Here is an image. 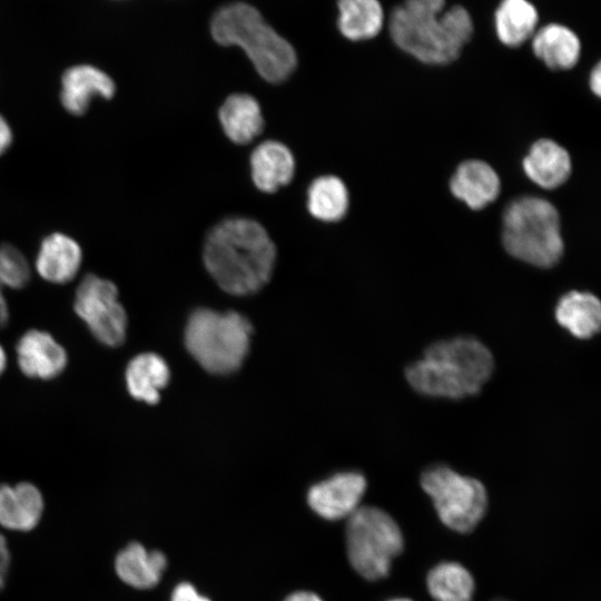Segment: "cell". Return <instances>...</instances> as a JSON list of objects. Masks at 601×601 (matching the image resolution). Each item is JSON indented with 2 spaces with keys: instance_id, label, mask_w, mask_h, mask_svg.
I'll use <instances>...</instances> for the list:
<instances>
[{
  "instance_id": "obj_18",
  "label": "cell",
  "mask_w": 601,
  "mask_h": 601,
  "mask_svg": "<svg viewBox=\"0 0 601 601\" xmlns=\"http://www.w3.org/2000/svg\"><path fill=\"white\" fill-rule=\"evenodd\" d=\"M43 512V497L37 486L28 482L0 485V525L13 531H30Z\"/></svg>"
},
{
  "instance_id": "obj_11",
  "label": "cell",
  "mask_w": 601,
  "mask_h": 601,
  "mask_svg": "<svg viewBox=\"0 0 601 601\" xmlns=\"http://www.w3.org/2000/svg\"><path fill=\"white\" fill-rule=\"evenodd\" d=\"M529 49L535 60L553 72L572 70L583 53L579 36L559 22L541 24L529 41Z\"/></svg>"
},
{
  "instance_id": "obj_2",
  "label": "cell",
  "mask_w": 601,
  "mask_h": 601,
  "mask_svg": "<svg viewBox=\"0 0 601 601\" xmlns=\"http://www.w3.org/2000/svg\"><path fill=\"white\" fill-rule=\"evenodd\" d=\"M203 258L207 272L223 290L246 296L268 283L276 248L259 223L231 217L210 229L204 244Z\"/></svg>"
},
{
  "instance_id": "obj_33",
  "label": "cell",
  "mask_w": 601,
  "mask_h": 601,
  "mask_svg": "<svg viewBox=\"0 0 601 601\" xmlns=\"http://www.w3.org/2000/svg\"><path fill=\"white\" fill-rule=\"evenodd\" d=\"M9 318L8 305L0 284V328L3 327Z\"/></svg>"
},
{
  "instance_id": "obj_34",
  "label": "cell",
  "mask_w": 601,
  "mask_h": 601,
  "mask_svg": "<svg viewBox=\"0 0 601 601\" xmlns=\"http://www.w3.org/2000/svg\"><path fill=\"white\" fill-rule=\"evenodd\" d=\"M7 366V355L3 347L0 345V375L4 372Z\"/></svg>"
},
{
  "instance_id": "obj_5",
  "label": "cell",
  "mask_w": 601,
  "mask_h": 601,
  "mask_svg": "<svg viewBox=\"0 0 601 601\" xmlns=\"http://www.w3.org/2000/svg\"><path fill=\"white\" fill-rule=\"evenodd\" d=\"M503 245L513 257L536 267H552L563 255L558 209L533 196L510 203L503 215Z\"/></svg>"
},
{
  "instance_id": "obj_15",
  "label": "cell",
  "mask_w": 601,
  "mask_h": 601,
  "mask_svg": "<svg viewBox=\"0 0 601 601\" xmlns=\"http://www.w3.org/2000/svg\"><path fill=\"white\" fill-rule=\"evenodd\" d=\"M82 262L79 244L61 233L45 237L36 257V269L47 282L66 284L75 278Z\"/></svg>"
},
{
  "instance_id": "obj_10",
  "label": "cell",
  "mask_w": 601,
  "mask_h": 601,
  "mask_svg": "<svg viewBox=\"0 0 601 601\" xmlns=\"http://www.w3.org/2000/svg\"><path fill=\"white\" fill-rule=\"evenodd\" d=\"M366 480L358 472H342L315 485L307 494L312 510L331 521L347 519L361 505Z\"/></svg>"
},
{
  "instance_id": "obj_1",
  "label": "cell",
  "mask_w": 601,
  "mask_h": 601,
  "mask_svg": "<svg viewBox=\"0 0 601 601\" xmlns=\"http://www.w3.org/2000/svg\"><path fill=\"white\" fill-rule=\"evenodd\" d=\"M392 43L404 55L427 67L456 62L474 36L470 12L446 0H403L385 16Z\"/></svg>"
},
{
  "instance_id": "obj_30",
  "label": "cell",
  "mask_w": 601,
  "mask_h": 601,
  "mask_svg": "<svg viewBox=\"0 0 601 601\" xmlns=\"http://www.w3.org/2000/svg\"><path fill=\"white\" fill-rule=\"evenodd\" d=\"M588 85L590 90L597 97L601 95V63L600 60L595 61L592 68L590 69L588 77Z\"/></svg>"
},
{
  "instance_id": "obj_16",
  "label": "cell",
  "mask_w": 601,
  "mask_h": 601,
  "mask_svg": "<svg viewBox=\"0 0 601 601\" xmlns=\"http://www.w3.org/2000/svg\"><path fill=\"white\" fill-rule=\"evenodd\" d=\"M539 27V11L529 0H501L493 12L495 38L508 49L528 45Z\"/></svg>"
},
{
  "instance_id": "obj_3",
  "label": "cell",
  "mask_w": 601,
  "mask_h": 601,
  "mask_svg": "<svg viewBox=\"0 0 601 601\" xmlns=\"http://www.w3.org/2000/svg\"><path fill=\"white\" fill-rule=\"evenodd\" d=\"M491 352L472 337L441 341L426 348L405 375L418 393L433 397L462 398L480 392L490 378Z\"/></svg>"
},
{
  "instance_id": "obj_32",
  "label": "cell",
  "mask_w": 601,
  "mask_h": 601,
  "mask_svg": "<svg viewBox=\"0 0 601 601\" xmlns=\"http://www.w3.org/2000/svg\"><path fill=\"white\" fill-rule=\"evenodd\" d=\"M285 601H323L317 594L308 591H297L288 595Z\"/></svg>"
},
{
  "instance_id": "obj_13",
  "label": "cell",
  "mask_w": 601,
  "mask_h": 601,
  "mask_svg": "<svg viewBox=\"0 0 601 601\" xmlns=\"http://www.w3.org/2000/svg\"><path fill=\"white\" fill-rule=\"evenodd\" d=\"M116 91L114 80L102 70L89 65L68 68L61 78L60 101L71 115H83L92 99H111Z\"/></svg>"
},
{
  "instance_id": "obj_20",
  "label": "cell",
  "mask_w": 601,
  "mask_h": 601,
  "mask_svg": "<svg viewBox=\"0 0 601 601\" xmlns=\"http://www.w3.org/2000/svg\"><path fill=\"white\" fill-rule=\"evenodd\" d=\"M166 565L167 559L162 552L147 551L138 542L129 543L115 560V570L119 579L141 590L157 585Z\"/></svg>"
},
{
  "instance_id": "obj_19",
  "label": "cell",
  "mask_w": 601,
  "mask_h": 601,
  "mask_svg": "<svg viewBox=\"0 0 601 601\" xmlns=\"http://www.w3.org/2000/svg\"><path fill=\"white\" fill-rule=\"evenodd\" d=\"M250 173L259 190L274 193L287 185L294 176L293 154L279 141H264L250 155Z\"/></svg>"
},
{
  "instance_id": "obj_31",
  "label": "cell",
  "mask_w": 601,
  "mask_h": 601,
  "mask_svg": "<svg viewBox=\"0 0 601 601\" xmlns=\"http://www.w3.org/2000/svg\"><path fill=\"white\" fill-rule=\"evenodd\" d=\"M12 130L2 115H0V156H2L12 144Z\"/></svg>"
},
{
  "instance_id": "obj_21",
  "label": "cell",
  "mask_w": 601,
  "mask_h": 601,
  "mask_svg": "<svg viewBox=\"0 0 601 601\" xmlns=\"http://www.w3.org/2000/svg\"><path fill=\"white\" fill-rule=\"evenodd\" d=\"M337 28L349 41L374 40L384 30L385 11L380 0H337Z\"/></svg>"
},
{
  "instance_id": "obj_4",
  "label": "cell",
  "mask_w": 601,
  "mask_h": 601,
  "mask_svg": "<svg viewBox=\"0 0 601 601\" xmlns=\"http://www.w3.org/2000/svg\"><path fill=\"white\" fill-rule=\"evenodd\" d=\"M210 30L217 43L240 47L260 77L269 82L287 79L296 68L293 46L248 3L235 2L220 8L211 19Z\"/></svg>"
},
{
  "instance_id": "obj_9",
  "label": "cell",
  "mask_w": 601,
  "mask_h": 601,
  "mask_svg": "<svg viewBox=\"0 0 601 601\" xmlns=\"http://www.w3.org/2000/svg\"><path fill=\"white\" fill-rule=\"evenodd\" d=\"M73 309L99 343L117 347L125 342L128 318L111 280L86 275L77 287Z\"/></svg>"
},
{
  "instance_id": "obj_25",
  "label": "cell",
  "mask_w": 601,
  "mask_h": 601,
  "mask_svg": "<svg viewBox=\"0 0 601 601\" xmlns=\"http://www.w3.org/2000/svg\"><path fill=\"white\" fill-rule=\"evenodd\" d=\"M426 588L435 601H472L475 581L462 564L444 561L428 571Z\"/></svg>"
},
{
  "instance_id": "obj_8",
  "label": "cell",
  "mask_w": 601,
  "mask_h": 601,
  "mask_svg": "<svg viewBox=\"0 0 601 601\" xmlns=\"http://www.w3.org/2000/svg\"><path fill=\"white\" fill-rule=\"evenodd\" d=\"M421 486L431 497L441 522L459 533L472 532L487 508V493L476 479L437 465L423 472Z\"/></svg>"
},
{
  "instance_id": "obj_7",
  "label": "cell",
  "mask_w": 601,
  "mask_h": 601,
  "mask_svg": "<svg viewBox=\"0 0 601 601\" xmlns=\"http://www.w3.org/2000/svg\"><path fill=\"white\" fill-rule=\"evenodd\" d=\"M403 549L401 528L387 512L365 505L347 518V558L364 579L376 581L387 577Z\"/></svg>"
},
{
  "instance_id": "obj_29",
  "label": "cell",
  "mask_w": 601,
  "mask_h": 601,
  "mask_svg": "<svg viewBox=\"0 0 601 601\" xmlns=\"http://www.w3.org/2000/svg\"><path fill=\"white\" fill-rule=\"evenodd\" d=\"M9 566H10L9 549H8L4 536L0 534V590L4 585Z\"/></svg>"
},
{
  "instance_id": "obj_23",
  "label": "cell",
  "mask_w": 601,
  "mask_h": 601,
  "mask_svg": "<svg viewBox=\"0 0 601 601\" xmlns=\"http://www.w3.org/2000/svg\"><path fill=\"white\" fill-rule=\"evenodd\" d=\"M219 120L226 136L245 145L263 130L264 118L258 101L247 93H233L219 109Z\"/></svg>"
},
{
  "instance_id": "obj_27",
  "label": "cell",
  "mask_w": 601,
  "mask_h": 601,
  "mask_svg": "<svg viewBox=\"0 0 601 601\" xmlns=\"http://www.w3.org/2000/svg\"><path fill=\"white\" fill-rule=\"evenodd\" d=\"M30 280V266L13 245H0V284L13 289L23 288Z\"/></svg>"
},
{
  "instance_id": "obj_26",
  "label": "cell",
  "mask_w": 601,
  "mask_h": 601,
  "mask_svg": "<svg viewBox=\"0 0 601 601\" xmlns=\"http://www.w3.org/2000/svg\"><path fill=\"white\" fill-rule=\"evenodd\" d=\"M348 191L336 176H321L307 190V208L313 217L323 221L341 220L348 209Z\"/></svg>"
},
{
  "instance_id": "obj_24",
  "label": "cell",
  "mask_w": 601,
  "mask_h": 601,
  "mask_svg": "<svg viewBox=\"0 0 601 601\" xmlns=\"http://www.w3.org/2000/svg\"><path fill=\"white\" fill-rule=\"evenodd\" d=\"M555 318L573 336L587 339L600 329L601 304L591 293L571 290L559 299Z\"/></svg>"
},
{
  "instance_id": "obj_17",
  "label": "cell",
  "mask_w": 601,
  "mask_h": 601,
  "mask_svg": "<svg viewBox=\"0 0 601 601\" xmlns=\"http://www.w3.org/2000/svg\"><path fill=\"white\" fill-rule=\"evenodd\" d=\"M528 178L544 189L563 185L571 175L572 164L569 152L554 140H536L522 161Z\"/></svg>"
},
{
  "instance_id": "obj_35",
  "label": "cell",
  "mask_w": 601,
  "mask_h": 601,
  "mask_svg": "<svg viewBox=\"0 0 601 601\" xmlns=\"http://www.w3.org/2000/svg\"><path fill=\"white\" fill-rule=\"evenodd\" d=\"M387 601H412V600L406 599V598H394V599H391V600H387Z\"/></svg>"
},
{
  "instance_id": "obj_14",
  "label": "cell",
  "mask_w": 601,
  "mask_h": 601,
  "mask_svg": "<svg viewBox=\"0 0 601 601\" xmlns=\"http://www.w3.org/2000/svg\"><path fill=\"white\" fill-rule=\"evenodd\" d=\"M450 188L457 199L471 209L479 210L496 199L501 181L487 162L470 159L457 166L450 180Z\"/></svg>"
},
{
  "instance_id": "obj_28",
  "label": "cell",
  "mask_w": 601,
  "mask_h": 601,
  "mask_svg": "<svg viewBox=\"0 0 601 601\" xmlns=\"http://www.w3.org/2000/svg\"><path fill=\"white\" fill-rule=\"evenodd\" d=\"M171 601H210L208 598L200 595L196 589L187 583L178 584L173 591Z\"/></svg>"
},
{
  "instance_id": "obj_12",
  "label": "cell",
  "mask_w": 601,
  "mask_h": 601,
  "mask_svg": "<svg viewBox=\"0 0 601 601\" xmlns=\"http://www.w3.org/2000/svg\"><path fill=\"white\" fill-rule=\"evenodd\" d=\"M17 362L28 377L52 380L68 363L66 349L48 332L30 329L17 343Z\"/></svg>"
},
{
  "instance_id": "obj_22",
  "label": "cell",
  "mask_w": 601,
  "mask_h": 601,
  "mask_svg": "<svg viewBox=\"0 0 601 601\" xmlns=\"http://www.w3.org/2000/svg\"><path fill=\"white\" fill-rule=\"evenodd\" d=\"M170 371L166 361L158 354L146 352L132 357L125 372L129 394L148 404H156L160 391L166 387Z\"/></svg>"
},
{
  "instance_id": "obj_6",
  "label": "cell",
  "mask_w": 601,
  "mask_h": 601,
  "mask_svg": "<svg viewBox=\"0 0 601 601\" xmlns=\"http://www.w3.org/2000/svg\"><path fill=\"white\" fill-rule=\"evenodd\" d=\"M252 324L237 312L198 308L189 316L185 345L195 361L213 374H229L243 364L250 344Z\"/></svg>"
},
{
  "instance_id": "obj_36",
  "label": "cell",
  "mask_w": 601,
  "mask_h": 601,
  "mask_svg": "<svg viewBox=\"0 0 601 601\" xmlns=\"http://www.w3.org/2000/svg\"><path fill=\"white\" fill-rule=\"evenodd\" d=\"M493 601H506V600H493Z\"/></svg>"
}]
</instances>
